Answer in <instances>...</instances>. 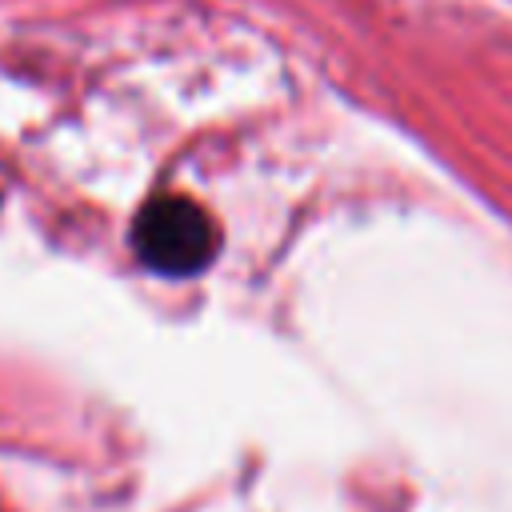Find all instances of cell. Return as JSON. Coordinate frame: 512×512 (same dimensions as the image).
Segmentation results:
<instances>
[{"instance_id": "6da1fadb", "label": "cell", "mask_w": 512, "mask_h": 512, "mask_svg": "<svg viewBox=\"0 0 512 512\" xmlns=\"http://www.w3.org/2000/svg\"><path fill=\"white\" fill-rule=\"evenodd\" d=\"M132 248L156 276H196L220 248L216 220L184 192L152 196L132 224Z\"/></svg>"}]
</instances>
